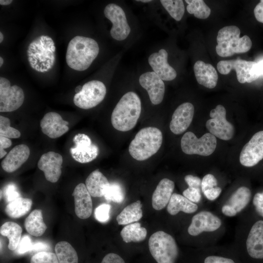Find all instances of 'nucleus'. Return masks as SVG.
<instances>
[{
  "instance_id": "2eb2a0df",
  "label": "nucleus",
  "mask_w": 263,
  "mask_h": 263,
  "mask_svg": "<svg viewBox=\"0 0 263 263\" xmlns=\"http://www.w3.org/2000/svg\"><path fill=\"white\" fill-rule=\"evenodd\" d=\"M75 146L70 149L73 158L80 163H87L95 159L97 156L99 149L93 144L86 134L78 133L73 138Z\"/></svg>"
},
{
  "instance_id": "864d4df0",
  "label": "nucleus",
  "mask_w": 263,
  "mask_h": 263,
  "mask_svg": "<svg viewBox=\"0 0 263 263\" xmlns=\"http://www.w3.org/2000/svg\"><path fill=\"white\" fill-rule=\"evenodd\" d=\"M13 2L12 0H0V4L1 5H8Z\"/></svg>"
},
{
  "instance_id": "7ed1b4c3",
  "label": "nucleus",
  "mask_w": 263,
  "mask_h": 263,
  "mask_svg": "<svg viewBox=\"0 0 263 263\" xmlns=\"http://www.w3.org/2000/svg\"><path fill=\"white\" fill-rule=\"evenodd\" d=\"M234 242L237 245L244 248L250 258L263 260V220H257L250 225L241 217Z\"/></svg>"
},
{
  "instance_id": "f257e3e1",
  "label": "nucleus",
  "mask_w": 263,
  "mask_h": 263,
  "mask_svg": "<svg viewBox=\"0 0 263 263\" xmlns=\"http://www.w3.org/2000/svg\"><path fill=\"white\" fill-rule=\"evenodd\" d=\"M225 231L223 219L217 214L206 209L194 213L187 228L192 237L199 238L201 243L216 242Z\"/></svg>"
},
{
  "instance_id": "393cba45",
  "label": "nucleus",
  "mask_w": 263,
  "mask_h": 263,
  "mask_svg": "<svg viewBox=\"0 0 263 263\" xmlns=\"http://www.w3.org/2000/svg\"><path fill=\"white\" fill-rule=\"evenodd\" d=\"M193 70L199 84L209 89L216 87L218 75L216 69L211 64L198 60L194 65Z\"/></svg>"
},
{
  "instance_id": "4d7b16f0",
  "label": "nucleus",
  "mask_w": 263,
  "mask_h": 263,
  "mask_svg": "<svg viewBox=\"0 0 263 263\" xmlns=\"http://www.w3.org/2000/svg\"><path fill=\"white\" fill-rule=\"evenodd\" d=\"M28 61H29V63H34V59L31 56H29L28 57Z\"/></svg>"
},
{
  "instance_id": "49530a36",
  "label": "nucleus",
  "mask_w": 263,
  "mask_h": 263,
  "mask_svg": "<svg viewBox=\"0 0 263 263\" xmlns=\"http://www.w3.org/2000/svg\"><path fill=\"white\" fill-rule=\"evenodd\" d=\"M222 191V188L218 186L205 190L203 194L207 200L214 201L220 196Z\"/></svg>"
},
{
  "instance_id": "6ab92c4d",
  "label": "nucleus",
  "mask_w": 263,
  "mask_h": 263,
  "mask_svg": "<svg viewBox=\"0 0 263 263\" xmlns=\"http://www.w3.org/2000/svg\"><path fill=\"white\" fill-rule=\"evenodd\" d=\"M194 107L189 102L180 105L174 112L169 124L171 132L180 134L186 131L190 126L194 116Z\"/></svg>"
},
{
  "instance_id": "bf43d9fd",
  "label": "nucleus",
  "mask_w": 263,
  "mask_h": 263,
  "mask_svg": "<svg viewBox=\"0 0 263 263\" xmlns=\"http://www.w3.org/2000/svg\"><path fill=\"white\" fill-rule=\"evenodd\" d=\"M45 67L46 69H47L48 70L52 69V65L50 64L46 63L45 65Z\"/></svg>"
},
{
  "instance_id": "c03bdc74",
  "label": "nucleus",
  "mask_w": 263,
  "mask_h": 263,
  "mask_svg": "<svg viewBox=\"0 0 263 263\" xmlns=\"http://www.w3.org/2000/svg\"><path fill=\"white\" fill-rule=\"evenodd\" d=\"M252 204L257 214L263 218V190L254 195Z\"/></svg>"
},
{
  "instance_id": "6e6d98bb",
  "label": "nucleus",
  "mask_w": 263,
  "mask_h": 263,
  "mask_svg": "<svg viewBox=\"0 0 263 263\" xmlns=\"http://www.w3.org/2000/svg\"><path fill=\"white\" fill-rule=\"evenodd\" d=\"M82 89V87L79 85V86H77L75 88V92L76 93V94H77L78 93H79L81 90Z\"/></svg>"
},
{
  "instance_id": "bb28decb",
  "label": "nucleus",
  "mask_w": 263,
  "mask_h": 263,
  "mask_svg": "<svg viewBox=\"0 0 263 263\" xmlns=\"http://www.w3.org/2000/svg\"><path fill=\"white\" fill-rule=\"evenodd\" d=\"M110 185L107 178L97 169L92 172L85 181L86 188L94 197L103 196Z\"/></svg>"
},
{
  "instance_id": "3c124183",
  "label": "nucleus",
  "mask_w": 263,
  "mask_h": 263,
  "mask_svg": "<svg viewBox=\"0 0 263 263\" xmlns=\"http://www.w3.org/2000/svg\"><path fill=\"white\" fill-rule=\"evenodd\" d=\"M254 14L256 19L263 23V0H261L255 6Z\"/></svg>"
},
{
  "instance_id": "338daca9",
  "label": "nucleus",
  "mask_w": 263,
  "mask_h": 263,
  "mask_svg": "<svg viewBox=\"0 0 263 263\" xmlns=\"http://www.w3.org/2000/svg\"><path fill=\"white\" fill-rule=\"evenodd\" d=\"M30 66L32 67L33 69H35V66L34 65L33 63H29Z\"/></svg>"
},
{
  "instance_id": "09e8293b",
  "label": "nucleus",
  "mask_w": 263,
  "mask_h": 263,
  "mask_svg": "<svg viewBox=\"0 0 263 263\" xmlns=\"http://www.w3.org/2000/svg\"><path fill=\"white\" fill-rule=\"evenodd\" d=\"M101 263H125L124 260L118 255L110 253L107 254Z\"/></svg>"
},
{
  "instance_id": "e2e57ef3",
  "label": "nucleus",
  "mask_w": 263,
  "mask_h": 263,
  "mask_svg": "<svg viewBox=\"0 0 263 263\" xmlns=\"http://www.w3.org/2000/svg\"><path fill=\"white\" fill-rule=\"evenodd\" d=\"M45 41H53V39H52L51 38L47 36V38H46L45 39Z\"/></svg>"
},
{
  "instance_id": "4c0bfd02",
  "label": "nucleus",
  "mask_w": 263,
  "mask_h": 263,
  "mask_svg": "<svg viewBox=\"0 0 263 263\" xmlns=\"http://www.w3.org/2000/svg\"><path fill=\"white\" fill-rule=\"evenodd\" d=\"M30 263H59L56 253L41 251L34 255Z\"/></svg>"
},
{
  "instance_id": "a211bd4d",
  "label": "nucleus",
  "mask_w": 263,
  "mask_h": 263,
  "mask_svg": "<svg viewBox=\"0 0 263 263\" xmlns=\"http://www.w3.org/2000/svg\"><path fill=\"white\" fill-rule=\"evenodd\" d=\"M140 85L148 92L151 102L160 104L163 99L165 86L163 80L154 72L142 74L139 78Z\"/></svg>"
},
{
  "instance_id": "aec40b11",
  "label": "nucleus",
  "mask_w": 263,
  "mask_h": 263,
  "mask_svg": "<svg viewBox=\"0 0 263 263\" xmlns=\"http://www.w3.org/2000/svg\"><path fill=\"white\" fill-rule=\"evenodd\" d=\"M68 125L69 122L64 120L59 114L53 112L46 113L40 122L42 132L52 139L59 137L67 132Z\"/></svg>"
},
{
  "instance_id": "a19ab883",
  "label": "nucleus",
  "mask_w": 263,
  "mask_h": 263,
  "mask_svg": "<svg viewBox=\"0 0 263 263\" xmlns=\"http://www.w3.org/2000/svg\"><path fill=\"white\" fill-rule=\"evenodd\" d=\"M33 246V243L32 242L30 237L27 235H23L16 249V253L18 254H23L27 252L31 251Z\"/></svg>"
},
{
  "instance_id": "b1692460",
  "label": "nucleus",
  "mask_w": 263,
  "mask_h": 263,
  "mask_svg": "<svg viewBox=\"0 0 263 263\" xmlns=\"http://www.w3.org/2000/svg\"><path fill=\"white\" fill-rule=\"evenodd\" d=\"M174 187V182L168 178H163L159 182L152 196V206L154 209L160 210L167 206Z\"/></svg>"
},
{
  "instance_id": "c9c22d12",
  "label": "nucleus",
  "mask_w": 263,
  "mask_h": 263,
  "mask_svg": "<svg viewBox=\"0 0 263 263\" xmlns=\"http://www.w3.org/2000/svg\"><path fill=\"white\" fill-rule=\"evenodd\" d=\"M104 196L108 202L121 203L124 200L125 194L121 186L113 182L110 184Z\"/></svg>"
},
{
  "instance_id": "69168bd1",
  "label": "nucleus",
  "mask_w": 263,
  "mask_h": 263,
  "mask_svg": "<svg viewBox=\"0 0 263 263\" xmlns=\"http://www.w3.org/2000/svg\"><path fill=\"white\" fill-rule=\"evenodd\" d=\"M137 1H141L142 2H151L152 0H137Z\"/></svg>"
},
{
  "instance_id": "dca6fc26",
  "label": "nucleus",
  "mask_w": 263,
  "mask_h": 263,
  "mask_svg": "<svg viewBox=\"0 0 263 263\" xmlns=\"http://www.w3.org/2000/svg\"><path fill=\"white\" fill-rule=\"evenodd\" d=\"M263 159V131L255 133L243 148L240 162L245 167H252Z\"/></svg>"
},
{
  "instance_id": "13d9d810",
  "label": "nucleus",
  "mask_w": 263,
  "mask_h": 263,
  "mask_svg": "<svg viewBox=\"0 0 263 263\" xmlns=\"http://www.w3.org/2000/svg\"><path fill=\"white\" fill-rule=\"evenodd\" d=\"M40 66H39V64H38L35 66V70H36L38 72H40Z\"/></svg>"
},
{
  "instance_id": "ddd939ff",
  "label": "nucleus",
  "mask_w": 263,
  "mask_h": 263,
  "mask_svg": "<svg viewBox=\"0 0 263 263\" xmlns=\"http://www.w3.org/2000/svg\"><path fill=\"white\" fill-rule=\"evenodd\" d=\"M104 14L113 24L110 31L112 37L118 41L125 39L131 29L123 9L116 4L110 3L105 7Z\"/></svg>"
},
{
  "instance_id": "79ce46f5",
  "label": "nucleus",
  "mask_w": 263,
  "mask_h": 263,
  "mask_svg": "<svg viewBox=\"0 0 263 263\" xmlns=\"http://www.w3.org/2000/svg\"><path fill=\"white\" fill-rule=\"evenodd\" d=\"M216 187H218V180L212 174H207L202 178L201 187L202 193L207 189Z\"/></svg>"
},
{
  "instance_id": "72a5a7b5",
  "label": "nucleus",
  "mask_w": 263,
  "mask_h": 263,
  "mask_svg": "<svg viewBox=\"0 0 263 263\" xmlns=\"http://www.w3.org/2000/svg\"><path fill=\"white\" fill-rule=\"evenodd\" d=\"M188 4L187 11L200 19H206L210 14L211 10L203 0H186Z\"/></svg>"
},
{
  "instance_id": "9d476101",
  "label": "nucleus",
  "mask_w": 263,
  "mask_h": 263,
  "mask_svg": "<svg viewBox=\"0 0 263 263\" xmlns=\"http://www.w3.org/2000/svg\"><path fill=\"white\" fill-rule=\"evenodd\" d=\"M251 197V191L248 187L244 186L238 187L221 202V213L227 217H233L242 214L250 203Z\"/></svg>"
},
{
  "instance_id": "423d86ee",
  "label": "nucleus",
  "mask_w": 263,
  "mask_h": 263,
  "mask_svg": "<svg viewBox=\"0 0 263 263\" xmlns=\"http://www.w3.org/2000/svg\"><path fill=\"white\" fill-rule=\"evenodd\" d=\"M240 29L235 25L226 26L220 29L216 46L217 55L227 57L248 52L251 48L252 41L248 36L240 38Z\"/></svg>"
},
{
  "instance_id": "9b49d317",
  "label": "nucleus",
  "mask_w": 263,
  "mask_h": 263,
  "mask_svg": "<svg viewBox=\"0 0 263 263\" xmlns=\"http://www.w3.org/2000/svg\"><path fill=\"white\" fill-rule=\"evenodd\" d=\"M210 119L207 120L206 127L209 133L223 140L231 139L234 133L233 125L226 118V110L222 105H218L209 113Z\"/></svg>"
},
{
  "instance_id": "2f4dec72",
  "label": "nucleus",
  "mask_w": 263,
  "mask_h": 263,
  "mask_svg": "<svg viewBox=\"0 0 263 263\" xmlns=\"http://www.w3.org/2000/svg\"><path fill=\"white\" fill-rule=\"evenodd\" d=\"M147 229L141 226L140 223H134L125 226L120 232L123 240L126 243L140 242L147 236Z\"/></svg>"
},
{
  "instance_id": "a878e982",
  "label": "nucleus",
  "mask_w": 263,
  "mask_h": 263,
  "mask_svg": "<svg viewBox=\"0 0 263 263\" xmlns=\"http://www.w3.org/2000/svg\"><path fill=\"white\" fill-rule=\"evenodd\" d=\"M199 210V205L189 201L183 195L173 193L167 206V210L174 216L180 212L186 214H194Z\"/></svg>"
},
{
  "instance_id": "4468645a",
  "label": "nucleus",
  "mask_w": 263,
  "mask_h": 263,
  "mask_svg": "<svg viewBox=\"0 0 263 263\" xmlns=\"http://www.w3.org/2000/svg\"><path fill=\"white\" fill-rule=\"evenodd\" d=\"M256 63L241 59L221 60L218 63L217 68L222 75H227L232 70H235L237 80L240 83H251L255 81L252 69Z\"/></svg>"
},
{
  "instance_id": "f3484780",
  "label": "nucleus",
  "mask_w": 263,
  "mask_h": 263,
  "mask_svg": "<svg viewBox=\"0 0 263 263\" xmlns=\"http://www.w3.org/2000/svg\"><path fill=\"white\" fill-rule=\"evenodd\" d=\"M62 156L50 151L43 154L38 162V169L43 171L46 179L51 182H57L61 174Z\"/></svg>"
},
{
  "instance_id": "58836bf2",
  "label": "nucleus",
  "mask_w": 263,
  "mask_h": 263,
  "mask_svg": "<svg viewBox=\"0 0 263 263\" xmlns=\"http://www.w3.org/2000/svg\"><path fill=\"white\" fill-rule=\"evenodd\" d=\"M111 206L108 204H102L95 209V218L100 223H106L110 218Z\"/></svg>"
},
{
  "instance_id": "5701e85b",
  "label": "nucleus",
  "mask_w": 263,
  "mask_h": 263,
  "mask_svg": "<svg viewBox=\"0 0 263 263\" xmlns=\"http://www.w3.org/2000/svg\"><path fill=\"white\" fill-rule=\"evenodd\" d=\"M30 153V149L26 145L15 146L2 161V169L8 173L16 171L27 160Z\"/></svg>"
},
{
  "instance_id": "c756f323",
  "label": "nucleus",
  "mask_w": 263,
  "mask_h": 263,
  "mask_svg": "<svg viewBox=\"0 0 263 263\" xmlns=\"http://www.w3.org/2000/svg\"><path fill=\"white\" fill-rule=\"evenodd\" d=\"M0 233L8 239V248L11 250H16L21 238L20 226L13 222H7L0 226Z\"/></svg>"
},
{
  "instance_id": "f704fd0d",
  "label": "nucleus",
  "mask_w": 263,
  "mask_h": 263,
  "mask_svg": "<svg viewBox=\"0 0 263 263\" xmlns=\"http://www.w3.org/2000/svg\"><path fill=\"white\" fill-rule=\"evenodd\" d=\"M161 3L170 16L176 21H180L185 13V6L181 0H161Z\"/></svg>"
},
{
  "instance_id": "5fc2aeb1",
  "label": "nucleus",
  "mask_w": 263,
  "mask_h": 263,
  "mask_svg": "<svg viewBox=\"0 0 263 263\" xmlns=\"http://www.w3.org/2000/svg\"><path fill=\"white\" fill-rule=\"evenodd\" d=\"M50 60H51V65L52 66L54 65V62L55 61V56L54 54H53L52 55H51Z\"/></svg>"
},
{
  "instance_id": "603ef678",
  "label": "nucleus",
  "mask_w": 263,
  "mask_h": 263,
  "mask_svg": "<svg viewBox=\"0 0 263 263\" xmlns=\"http://www.w3.org/2000/svg\"><path fill=\"white\" fill-rule=\"evenodd\" d=\"M49 248L48 245L42 242H37L33 243V246L32 251L45 250Z\"/></svg>"
},
{
  "instance_id": "20e7f679",
  "label": "nucleus",
  "mask_w": 263,
  "mask_h": 263,
  "mask_svg": "<svg viewBox=\"0 0 263 263\" xmlns=\"http://www.w3.org/2000/svg\"><path fill=\"white\" fill-rule=\"evenodd\" d=\"M141 112V102L138 95L129 92L122 96L111 115L113 127L121 132H127L136 125Z\"/></svg>"
},
{
  "instance_id": "de8ad7c7",
  "label": "nucleus",
  "mask_w": 263,
  "mask_h": 263,
  "mask_svg": "<svg viewBox=\"0 0 263 263\" xmlns=\"http://www.w3.org/2000/svg\"><path fill=\"white\" fill-rule=\"evenodd\" d=\"M184 179L188 187L200 188L201 189L202 180L200 177L188 174L185 176Z\"/></svg>"
},
{
  "instance_id": "e433bc0d",
  "label": "nucleus",
  "mask_w": 263,
  "mask_h": 263,
  "mask_svg": "<svg viewBox=\"0 0 263 263\" xmlns=\"http://www.w3.org/2000/svg\"><path fill=\"white\" fill-rule=\"evenodd\" d=\"M20 135L19 130L10 126V120L8 118L0 116V136L8 138H18Z\"/></svg>"
},
{
  "instance_id": "412c9836",
  "label": "nucleus",
  "mask_w": 263,
  "mask_h": 263,
  "mask_svg": "<svg viewBox=\"0 0 263 263\" xmlns=\"http://www.w3.org/2000/svg\"><path fill=\"white\" fill-rule=\"evenodd\" d=\"M168 56L166 50L161 49L158 52L151 54L149 57L148 62L153 72L163 80L171 81L176 78L177 73L168 63Z\"/></svg>"
},
{
  "instance_id": "37998d69",
  "label": "nucleus",
  "mask_w": 263,
  "mask_h": 263,
  "mask_svg": "<svg viewBox=\"0 0 263 263\" xmlns=\"http://www.w3.org/2000/svg\"><path fill=\"white\" fill-rule=\"evenodd\" d=\"M203 263H237L233 259L219 255H209L205 257Z\"/></svg>"
},
{
  "instance_id": "a18cd8bd",
  "label": "nucleus",
  "mask_w": 263,
  "mask_h": 263,
  "mask_svg": "<svg viewBox=\"0 0 263 263\" xmlns=\"http://www.w3.org/2000/svg\"><path fill=\"white\" fill-rule=\"evenodd\" d=\"M20 195L17 191L16 187L13 185H9L6 187L4 191V197L7 203L19 197Z\"/></svg>"
},
{
  "instance_id": "f03ea898",
  "label": "nucleus",
  "mask_w": 263,
  "mask_h": 263,
  "mask_svg": "<svg viewBox=\"0 0 263 263\" xmlns=\"http://www.w3.org/2000/svg\"><path fill=\"white\" fill-rule=\"evenodd\" d=\"M99 52L97 42L94 39L77 36L68 43L66 61L71 68L78 71L87 69Z\"/></svg>"
},
{
  "instance_id": "1a4fd4ad",
  "label": "nucleus",
  "mask_w": 263,
  "mask_h": 263,
  "mask_svg": "<svg viewBox=\"0 0 263 263\" xmlns=\"http://www.w3.org/2000/svg\"><path fill=\"white\" fill-rule=\"evenodd\" d=\"M106 92V86L102 82L91 80L84 84L81 91L75 95L73 101L75 106L81 109H90L103 100Z\"/></svg>"
},
{
  "instance_id": "4be33fe9",
  "label": "nucleus",
  "mask_w": 263,
  "mask_h": 263,
  "mask_svg": "<svg viewBox=\"0 0 263 263\" xmlns=\"http://www.w3.org/2000/svg\"><path fill=\"white\" fill-rule=\"evenodd\" d=\"M72 195L75 200V211L76 215L81 219L88 218L93 210L91 195L85 185L78 184L75 188Z\"/></svg>"
},
{
  "instance_id": "cd10ccee",
  "label": "nucleus",
  "mask_w": 263,
  "mask_h": 263,
  "mask_svg": "<svg viewBox=\"0 0 263 263\" xmlns=\"http://www.w3.org/2000/svg\"><path fill=\"white\" fill-rule=\"evenodd\" d=\"M26 230L30 235L38 237L42 235L47 229L41 210L35 209L26 218L24 222Z\"/></svg>"
},
{
  "instance_id": "f8f14e48",
  "label": "nucleus",
  "mask_w": 263,
  "mask_h": 263,
  "mask_svg": "<svg viewBox=\"0 0 263 263\" xmlns=\"http://www.w3.org/2000/svg\"><path fill=\"white\" fill-rule=\"evenodd\" d=\"M24 100V94L18 85L11 86L8 79L0 77V112H10L19 109Z\"/></svg>"
},
{
  "instance_id": "774afa93",
  "label": "nucleus",
  "mask_w": 263,
  "mask_h": 263,
  "mask_svg": "<svg viewBox=\"0 0 263 263\" xmlns=\"http://www.w3.org/2000/svg\"></svg>"
},
{
  "instance_id": "6e6552de",
  "label": "nucleus",
  "mask_w": 263,
  "mask_h": 263,
  "mask_svg": "<svg viewBox=\"0 0 263 263\" xmlns=\"http://www.w3.org/2000/svg\"><path fill=\"white\" fill-rule=\"evenodd\" d=\"M216 146V138L209 132L198 138L192 132H188L181 140V149L187 154L209 156L214 151Z\"/></svg>"
},
{
  "instance_id": "052dcab7",
  "label": "nucleus",
  "mask_w": 263,
  "mask_h": 263,
  "mask_svg": "<svg viewBox=\"0 0 263 263\" xmlns=\"http://www.w3.org/2000/svg\"><path fill=\"white\" fill-rule=\"evenodd\" d=\"M3 40V35L2 33L0 32V43H1Z\"/></svg>"
},
{
  "instance_id": "39448f33",
  "label": "nucleus",
  "mask_w": 263,
  "mask_h": 263,
  "mask_svg": "<svg viewBox=\"0 0 263 263\" xmlns=\"http://www.w3.org/2000/svg\"><path fill=\"white\" fill-rule=\"evenodd\" d=\"M163 142L161 131L153 127L141 129L131 141L129 147L130 155L135 160L144 161L155 154Z\"/></svg>"
},
{
  "instance_id": "473e14b6",
  "label": "nucleus",
  "mask_w": 263,
  "mask_h": 263,
  "mask_svg": "<svg viewBox=\"0 0 263 263\" xmlns=\"http://www.w3.org/2000/svg\"><path fill=\"white\" fill-rule=\"evenodd\" d=\"M59 263H78V256L74 248L68 242L57 243L55 248Z\"/></svg>"
},
{
  "instance_id": "680f3d73",
  "label": "nucleus",
  "mask_w": 263,
  "mask_h": 263,
  "mask_svg": "<svg viewBox=\"0 0 263 263\" xmlns=\"http://www.w3.org/2000/svg\"><path fill=\"white\" fill-rule=\"evenodd\" d=\"M3 63V59L1 56L0 57V67H1Z\"/></svg>"
},
{
  "instance_id": "7c9ffc66",
  "label": "nucleus",
  "mask_w": 263,
  "mask_h": 263,
  "mask_svg": "<svg viewBox=\"0 0 263 263\" xmlns=\"http://www.w3.org/2000/svg\"><path fill=\"white\" fill-rule=\"evenodd\" d=\"M32 205L31 199L19 197L9 203L5 207V211L10 217L19 218L30 210Z\"/></svg>"
},
{
  "instance_id": "8fccbe9b",
  "label": "nucleus",
  "mask_w": 263,
  "mask_h": 263,
  "mask_svg": "<svg viewBox=\"0 0 263 263\" xmlns=\"http://www.w3.org/2000/svg\"><path fill=\"white\" fill-rule=\"evenodd\" d=\"M12 145V141L7 137L0 136V158H2L6 154L5 149L8 148Z\"/></svg>"
},
{
  "instance_id": "0eeeda50",
  "label": "nucleus",
  "mask_w": 263,
  "mask_h": 263,
  "mask_svg": "<svg viewBox=\"0 0 263 263\" xmlns=\"http://www.w3.org/2000/svg\"><path fill=\"white\" fill-rule=\"evenodd\" d=\"M150 253L157 263H175L179 255L175 239L163 231L153 233L149 238Z\"/></svg>"
},
{
  "instance_id": "ea45409f",
  "label": "nucleus",
  "mask_w": 263,
  "mask_h": 263,
  "mask_svg": "<svg viewBox=\"0 0 263 263\" xmlns=\"http://www.w3.org/2000/svg\"><path fill=\"white\" fill-rule=\"evenodd\" d=\"M202 191L200 188L188 187L183 191V195L189 201L196 204L202 202Z\"/></svg>"
},
{
  "instance_id": "c85d7f7f",
  "label": "nucleus",
  "mask_w": 263,
  "mask_h": 263,
  "mask_svg": "<svg viewBox=\"0 0 263 263\" xmlns=\"http://www.w3.org/2000/svg\"><path fill=\"white\" fill-rule=\"evenodd\" d=\"M142 207L139 200L126 207L116 217L118 225H128L140 220L143 216Z\"/></svg>"
},
{
  "instance_id": "0e129e2a",
  "label": "nucleus",
  "mask_w": 263,
  "mask_h": 263,
  "mask_svg": "<svg viewBox=\"0 0 263 263\" xmlns=\"http://www.w3.org/2000/svg\"><path fill=\"white\" fill-rule=\"evenodd\" d=\"M51 49L52 50V51L53 52H55V51H56V47H55V46L54 45V46H51Z\"/></svg>"
}]
</instances>
